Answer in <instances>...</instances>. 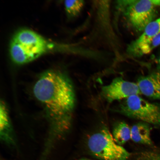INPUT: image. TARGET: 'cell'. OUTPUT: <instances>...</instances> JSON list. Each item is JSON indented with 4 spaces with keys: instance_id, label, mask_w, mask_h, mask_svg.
<instances>
[{
    "instance_id": "obj_7",
    "label": "cell",
    "mask_w": 160,
    "mask_h": 160,
    "mask_svg": "<svg viewBox=\"0 0 160 160\" xmlns=\"http://www.w3.org/2000/svg\"><path fill=\"white\" fill-rule=\"evenodd\" d=\"M101 94L109 103L121 101L132 95L141 94L136 83L126 80L121 77L114 78L110 84L103 86Z\"/></svg>"
},
{
    "instance_id": "obj_3",
    "label": "cell",
    "mask_w": 160,
    "mask_h": 160,
    "mask_svg": "<svg viewBox=\"0 0 160 160\" xmlns=\"http://www.w3.org/2000/svg\"><path fill=\"white\" fill-rule=\"evenodd\" d=\"M48 47L47 42L41 36L30 30L23 29L17 31L13 37L10 53L14 62L23 64L39 57Z\"/></svg>"
},
{
    "instance_id": "obj_4",
    "label": "cell",
    "mask_w": 160,
    "mask_h": 160,
    "mask_svg": "<svg viewBox=\"0 0 160 160\" xmlns=\"http://www.w3.org/2000/svg\"><path fill=\"white\" fill-rule=\"evenodd\" d=\"M111 111L128 117L160 126V105L145 100L139 95L121 101Z\"/></svg>"
},
{
    "instance_id": "obj_13",
    "label": "cell",
    "mask_w": 160,
    "mask_h": 160,
    "mask_svg": "<svg viewBox=\"0 0 160 160\" xmlns=\"http://www.w3.org/2000/svg\"><path fill=\"white\" fill-rule=\"evenodd\" d=\"M85 4L83 0H66L64 4L66 15L72 20L77 17L81 13Z\"/></svg>"
},
{
    "instance_id": "obj_2",
    "label": "cell",
    "mask_w": 160,
    "mask_h": 160,
    "mask_svg": "<svg viewBox=\"0 0 160 160\" xmlns=\"http://www.w3.org/2000/svg\"><path fill=\"white\" fill-rule=\"evenodd\" d=\"M118 15L125 24L137 32H143L155 20L160 7V0H118L115 3Z\"/></svg>"
},
{
    "instance_id": "obj_5",
    "label": "cell",
    "mask_w": 160,
    "mask_h": 160,
    "mask_svg": "<svg viewBox=\"0 0 160 160\" xmlns=\"http://www.w3.org/2000/svg\"><path fill=\"white\" fill-rule=\"evenodd\" d=\"M89 151L101 160H127L130 154L114 140L108 127L104 125L88 138Z\"/></svg>"
},
{
    "instance_id": "obj_6",
    "label": "cell",
    "mask_w": 160,
    "mask_h": 160,
    "mask_svg": "<svg viewBox=\"0 0 160 160\" xmlns=\"http://www.w3.org/2000/svg\"><path fill=\"white\" fill-rule=\"evenodd\" d=\"M111 1H95L93 2L95 9V25L97 30L98 38L102 40L110 49L113 47L114 33L113 32L111 16Z\"/></svg>"
},
{
    "instance_id": "obj_9",
    "label": "cell",
    "mask_w": 160,
    "mask_h": 160,
    "mask_svg": "<svg viewBox=\"0 0 160 160\" xmlns=\"http://www.w3.org/2000/svg\"><path fill=\"white\" fill-rule=\"evenodd\" d=\"M160 31V17L150 23L145 28L141 34L129 44L127 52L131 55L141 45Z\"/></svg>"
},
{
    "instance_id": "obj_14",
    "label": "cell",
    "mask_w": 160,
    "mask_h": 160,
    "mask_svg": "<svg viewBox=\"0 0 160 160\" xmlns=\"http://www.w3.org/2000/svg\"><path fill=\"white\" fill-rule=\"evenodd\" d=\"M159 45H160V31L141 45L132 56L135 57H139L148 54Z\"/></svg>"
},
{
    "instance_id": "obj_16",
    "label": "cell",
    "mask_w": 160,
    "mask_h": 160,
    "mask_svg": "<svg viewBox=\"0 0 160 160\" xmlns=\"http://www.w3.org/2000/svg\"><path fill=\"white\" fill-rule=\"evenodd\" d=\"M153 160H160V155L155 158Z\"/></svg>"
},
{
    "instance_id": "obj_15",
    "label": "cell",
    "mask_w": 160,
    "mask_h": 160,
    "mask_svg": "<svg viewBox=\"0 0 160 160\" xmlns=\"http://www.w3.org/2000/svg\"><path fill=\"white\" fill-rule=\"evenodd\" d=\"M158 70L160 71V51L156 59Z\"/></svg>"
},
{
    "instance_id": "obj_8",
    "label": "cell",
    "mask_w": 160,
    "mask_h": 160,
    "mask_svg": "<svg viewBox=\"0 0 160 160\" xmlns=\"http://www.w3.org/2000/svg\"><path fill=\"white\" fill-rule=\"evenodd\" d=\"M141 94L160 100V71L158 70L139 77L136 82Z\"/></svg>"
},
{
    "instance_id": "obj_12",
    "label": "cell",
    "mask_w": 160,
    "mask_h": 160,
    "mask_svg": "<svg viewBox=\"0 0 160 160\" xmlns=\"http://www.w3.org/2000/svg\"><path fill=\"white\" fill-rule=\"evenodd\" d=\"M112 134L116 142L121 146L131 139V128L125 122L119 121L114 124Z\"/></svg>"
},
{
    "instance_id": "obj_17",
    "label": "cell",
    "mask_w": 160,
    "mask_h": 160,
    "mask_svg": "<svg viewBox=\"0 0 160 160\" xmlns=\"http://www.w3.org/2000/svg\"><path fill=\"white\" fill-rule=\"evenodd\" d=\"M78 160H93L90 159H88L83 158V159H80Z\"/></svg>"
},
{
    "instance_id": "obj_1",
    "label": "cell",
    "mask_w": 160,
    "mask_h": 160,
    "mask_svg": "<svg viewBox=\"0 0 160 160\" xmlns=\"http://www.w3.org/2000/svg\"><path fill=\"white\" fill-rule=\"evenodd\" d=\"M33 90L55 133L62 136L68 132L76 103L75 87L69 76L60 71H47L36 81Z\"/></svg>"
},
{
    "instance_id": "obj_10",
    "label": "cell",
    "mask_w": 160,
    "mask_h": 160,
    "mask_svg": "<svg viewBox=\"0 0 160 160\" xmlns=\"http://www.w3.org/2000/svg\"><path fill=\"white\" fill-rule=\"evenodd\" d=\"M0 135L3 141L8 144H14L15 140L8 111L3 101H1L0 105Z\"/></svg>"
},
{
    "instance_id": "obj_11",
    "label": "cell",
    "mask_w": 160,
    "mask_h": 160,
    "mask_svg": "<svg viewBox=\"0 0 160 160\" xmlns=\"http://www.w3.org/2000/svg\"><path fill=\"white\" fill-rule=\"evenodd\" d=\"M131 139L135 143L151 145L152 141L148 124L140 121L131 128Z\"/></svg>"
}]
</instances>
